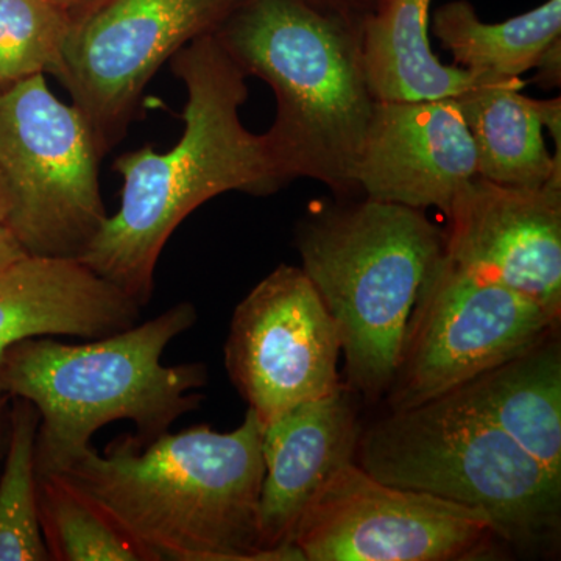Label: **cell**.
<instances>
[{"instance_id": "cell-8", "label": "cell", "mask_w": 561, "mask_h": 561, "mask_svg": "<svg viewBox=\"0 0 561 561\" xmlns=\"http://www.w3.org/2000/svg\"><path fill=\"white\" fill-rule=\"evenodd\" d=\"M518 291L442 256L413 305L387 393L391 411L437 400L559 330Z\"/></svg>"}, {"instance_id": "cell-25", "label": "cell", "mask_w": 561, "mask_h": 561, "mask_svg": "<svg viewBox=\"0 0 561 561\" xmlns=\"http://www.w3.org/2000/svg\"><path fill=\"white\" fill-rule=\"evenodd\" d=\"M13 398L0 387V454L5 451L10 435V412Z\"/></svg>"}, {"instance_id": "cell-21", "label": "cell", "mask_w": 561, "mask_h": 561, "mask_svg": "<svg viewBox=\"0 0 561 561\" xmlns=\"http://www.w3.org/2000/svg\"><path fill=\"white\" fill-rule=\"evenodd\" d=\"M39 412L13 398L5 467L0 478V561H49L41 531L35 443Z\"/></svg>"}, {"instance_id": "cell-10", "label": "cell", "mask_w": 561, "mask_h": 561, "mask_svg": "<svg viewBox=\"0 0 561 561\" xmlns=\"http://www.w3.org/2000/svg\"><path fill=\"white\" fill-rule=\"evenodd\" d=\"M493 535L476 508L390 485L353 461L309 505L294 548L308 561H449L470 559Z\"/></svg>"}, {"instance_id": "cell-3", "label": "cell", "mask_w": 561, "mask_h": 561, "mask_svg": "<svg viewBox=\"0 0 561 561\" xmlns=\"http://www.w3.org/2000/svg\"><path fill=\"white\" fill-rule=\"evenodd\" d=\"M364 20L323 0H241L214 32L243 73L275 94L264 135L287 180L320 181L341 201L362 197L357 162L376 102Z\"/></svg>"}, {"instance_id": "cell-16", "label": "cell", "mask_w": 561, "mask_h": 561, "mask_svg": "<svg viewBox=\"0 0 561 561\" xmlns=\"http://www.w3.org/2000/svg\"><path fill=\"white\" fill-rule=\"evenodd\" d=\"M561 481V346L557 330L448 393Z\"/></svg>"}, {"instance_id": "cell-1", "label": "cell", "mask_w": 561, "mask_h": 561, "mask_svg": "<svg viewBox=\"0 0 561 561\" xmlns=\"http://www.w3.org/2000/svg\"><path fill=\"white\" fill-rule=\"evenodd\" d=\"M172 70L186 87L183 136L162 153L146 146L114 161L121 208L79 257L140 308L153 297L162 249L195 209L225 192L268 195L289 183L265 135L243 127L249 77L214 33L176 51Z\"/></svg>"}, {"instance_id": "cell-19", "label": "cell", "mask_w": 561, "mask_h": 561, "mask_svg": "<svg viewBox=\"0 0 561 561\" xmlns=\"http://www.w3.org/2000/svg\"><path fill=\"white\" fill-rule=\"evenodd\" d=\"M430 28L451 51L457 68L518 79L535 69L542 51L560 39L561 0H548L497 24L479 20L468 0H453L435 11Z\"/></svg>"}, {"instance_id": "cell-23", "label": "cell", "mask_w": 561, "mask_h": 561, "mask_svg": "<svg viewBox=\"0 0 561 561\" xmlns=\"http://www.w3.org/2000/svg\"><path fill=\"white\" fill-rule=\"evenodd\" d=\"M535 69H538L537 83L545 88L559 87L561 77V39L542 51Z\"/></svg>"}, {"instance_id": "cell-20", "label": "cell", "mask_w": 561, "mask_h": 561, "mask_svg": "<svg viewBox=\"0 0 561 561\" xmlns=\"http://www.w3.org/2000/svg\"><path fill=\"white\" fill-rule=\"evenodd\" d=\"M38 478L41 531L55 561H149L113 519L60 474Z\"/></svg>"}, {"instance_id": "cell-9", "label": "cell", "mask_w": 561, "mask_h": 561, "mask_svg": "<svg viewBox=\"0 0 561 561\" xmlns=\"http://www.w3.org/2000/svg\"><path fill=\"white\" fill-rule=\"evenodd\" d=\"M241 0H98L72 16L60 83L105 157L158 69L220 27Z\"/></svg>"}, {"instance_id": "cell-15", "label": "cell", "mask_w": 561, "mask_h": 561, "mask_svg": "<svg viewBox=\"0 0 561 561\" xmlns=\"http://www.w3.org/2000/svg\"><path fill=\"white\" fill-rule=\"evenodd\" d=\"M142 308L79 260L25 256L0 275V362L32 337H106L130 330Z\"/></svg>"}, {"instance_id": "cell-17", "label": "cell", "mask_w": 561, "mask_h": 561, "mask_svg": "<svg viewBox=\"0 0 561 561\" xmlns=\"http://www.w3.org/2000/svg\"><path fill=\"white\" fill-rule=\"evenodd\" d=\"M522 79L486 76L457 95L474 140L478 175L512 187L561 181V158L546 147L538 101L526 98Z\"/></svg>"}, {"instance_id": "cell-26", "label": "cell", "mask_w": 561, "mask_h": 561, "mask_svg": "<svg viewBox=\"0 0 561 561\" xmlns=\"http://www.w3.org/2000/svg\"><path fill=\"white\" fill-rule=\"evenodd\" d=\"M323 2L365 18L373 9H375L378 0H323Z\"/></svg>"}, {"instance_id": "cell-7", "label": "cell", "mask_w": 561, "mask_h": 561, "mask_svg": "<svg viewBox=\"0 0 561 561\" xmlns=\"http://www.w3.org/2000/svg\"><path fill=\"white\" fill-rule=\"evenodd\" d=\"M99 160L87 121L44 76L0 90V172L13 201L5 225L31 256L79 260L101 230Z\"/></svg>"}, {"instance_id": "cell-13", "label": "cell", "mask_w": 561, "mask_h": 561, "mask_svg": "<svg viewBox=\"0 0 561 561\" xmlns=\"http://www.w3.org/2000/svg\"><path fill=\"white\" fill-rule=\"evenodd\" d=\"M474 176L478 153L456 99L375 102L357 162L362 197L446 216Z\"/></svg>"}, {"instance_id": "cell-28", "label": "cell", "mask_w": 561, "mask_h": 561, "mask_svg": "<svg viewBox=\"0 0 561 561\" xmlns=\"http://www.w3.org/2000/svg\"><path fill=\"white\" fill-rule=\"evenodd\" d=\"M57 2L65 7L66 10H69L70 13V10H72L73 7L79 5V3L87 2V0H57Z\"/></svg>"}, {"instance_id": "cell-6", "label": "cell", "mask_w": 561, "mask_h": 561, "mask_svg": "<svg viewBox=\"0 0 561 561\" xmlns=\"http://www.w3.org/2000/svg\"><path fill=\"white\" fill-rule=\"evenodd\" d=\"M356 456L379 481L483 513L516 549L559 542L560 479L448 394L376 421L362 432Z\"/></svg>"}, {"instance_id": "cell-22", "label": "cell", "mask_w": 561, "mask_h": 561, "mask_svg": "<svg viewBox=\"0 0 561 561\" xmlns=\"http://www.w3.org/2000/svg\"><path fill=\"white\" fill-rule=\"evenodd\" d=\"M70 22L57 0H0V90L44 73L60 81Z\"/></svg>"}, {"instance_id": "cell-24", "label": "cell", "mask_w": 561, "mask_h": 561, "mask_svg": "<svg viewBox=\"0 0 561 561\" xmlns=\"http://www.w3.org/2000/svg\"><path fill=\"white\" fill-rule=\"evenodd\" d=\"M25 256H28V253L22 247L20 239L5 224H0V275Z\"/></svg>"}, {"instance_id": "cell-18", "label": "cell", "mask_w": 561, "mask_h": 561, "mask_svg": "<svg viewBox=\"0 0 561 561\" xmlns=\"http://www.w3.org/2000/svg\"><path fill=\"white\" fill-rule=\"evenodd\" d=\"M431 0H378L364 20V61L376 101L457 98L482 73L432 54Z\"/></svg>"}, {"instance_id": "cell-14", "label": "cell", "mask_w": 561, "mask_h": 561, "mask_svg": "<svg viewBox=\"0 0 561 561\" xmlns=\"http://www.w3.org/2000/svg\"><path fill=\"white\" fill-rule=\"evenodd\" d=\"M360 434L345 387L265 424L257 519L267 561L300 560L294 548L298 524L332 476L356 461Z\"/></svg>"}, {"instance_id": "cell-2", "label": "cell", "mask_w": 561, "mask_h": 561, "mask_svg": "<svg viewBox=\"0 0 561 561\" xmlns=\"http://www.w3.org/2000/svg\"><path fill=\"white\" fill-rule=\"evenodd\" d=\"M264 424H208L140 442L92 446L60 472L142 549L149 561H267L260 546Z\"/></svg>"}, {"instance_id": "cell-12", "label": "cell", "mask_w": 561, "mask_h": 561, "mask_svg": "<svg viewBox=\"0 0 561 561\" xmlns=\"http://www.w3.org/2000/svg\"><path fill=\"white\" fill-rule=\"evenodd\" d=\"M445 254L561 317V181L502 186L474 176L446 213Z\"/></svg>"}, {"instance_id": "cell-11", "label": "cell", "mask_w": 561, "mask_h": 561, "mask_svg": "<svg viewBox=\"0 0 561 561\" xmlns=\"http://www.w3.org/2000/svg\"><path fill=\"white\" fill-rule=\"evenodd\" d=\"M337 327L301 267L280 264L247 295L225 345L231 382L261 423L342 389Z\"/></svg>"}, {"instance_id": "cell-4", "label": "cell", "mask_w": 561, "mask_h": 561, "mask_svg": "<svg viewBox=\"0 0 561 561\" xmlns=\"http://www.w3.org/2000/svg\"><path fill=\"white\" fill-rule=\"evenodd\" d=\"M197 309L179 302L130 330L69 345L50 337L14 343L0 362V387L39 412L36 476L60 474L92 448L95 432L130 420L147 443L201 408L203 364H161L173 339L194 327Z\"/></svg>"}, {"instance_id": "cell-27", "label": "cell", "mask_w": 561, "mask_h": 561, "mask_svg": "<svg viewBox=\"0 0 561 561\" xmlns=\"http://www.w3.org/2000/svg\"><path fill=\"white\" fill-rule=\"evenodd\" d=\"M11 208H13V201H11L9 183L0 172V224H7Z\"/></svg>"}, {"instance_id": "cell-5", "label": "cell", "mask_w": 561, "mask_h": 561, "mask_svg": "<svg viewBox=\"0 0 561 561\" xmlns=\"http://www.w3.org/2000/svg\"><path fill=\"white\" fill-rule=\"evenodd\" d=\"M297 247L337 327L350 386L378 400L398 370L409 317L445 250V232L424 210L350 198L302 221Z\"/></svg>"}]
</instances>
